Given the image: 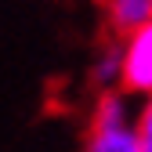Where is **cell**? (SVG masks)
Instances as JSON below:
<instances>
[{
    "mask_svg": "<svg viewBox=\"0 0 152 152\" xmlns=\"http://www.w3.org/2000/svg\"><path fill=\"white\" fill-rule=\"evenodd\" d=\"M80 152H138V138H134V127L127 123L120 94H112V91L102 94Z\"/></svg>",
    "mask_w": 152,
    "mask_h": 152,
    "instance_id": "6da1fadb",
    "label": "cell"
},
{
    "mask_svg": "<svg viewBox=\"0 0 152 152\" xmlns=\"http://www.w3.org/2000/svg\"><path fill=\"white\" fill-rule=\"evenodd\" d=\"M105 18L112 33L130 36L134 29L152 22V0H105Z\"/></svg>",
    "mask_w": 152,
    "mask_h": 152,
    "instance_id": "3957f363",
    "label": "cell"
},
{
    "mask_svg": "<svg viewBox=\"0 0 152 152\" xmlns=\"http://www.w3.org/2000/svg\"><path fill=\"white\" fill-rule=\"evenodd\" d=\"M134 138H138V152H152V98L145 102L138 127H134Z\"/></svg>",
    "mask_w": 152,
    "mask_h": 152,
    "instance_id": "277c9868",
    "label": "cell"
},
{
    "mask_svg": "<svg viewBox=\"0 0 152 152\" xmlns=\"http://www.w3.org/2000/svg\"><path fill=\"white\" fill-rule=\"evenodd\" d=\"M120 87L152 98V22L127 36L120 51Z\"/></svg>",
    "mask_w": 152,
    "mask_h": 152,
    "instance_id": "7a4b0ae2",
    "label": "cell"
}]
</instances>
